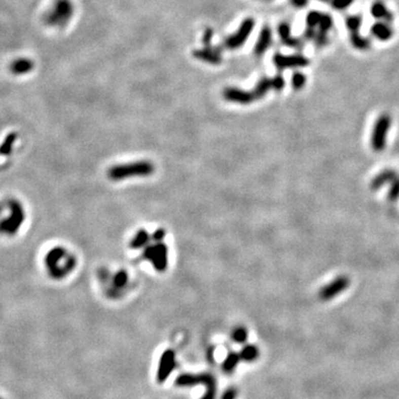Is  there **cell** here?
Wrapping results in <instances>:
<instances>
[{
  "instance_id": "5b68a950",
  "label": "cell",
  "mask_w": 399,
  "mask_h": 399,
  "mask_svg": "<svg viewBox=\"0 0 399 399\" xmlns=\"http://www.w3.org/2000/svg\"><path fill=\"white\" fill-rule=\"evenodd\" d=\"M144 258L149 260L158 271H164L168 265V248L164 244L149 246L144 251Z\"/></svg>"
},
{
  "instance_id": "8fae6325",
  "label": "cell",
  "mask_w": 399,
  "mask_h": 399,
  "mask_svg": "<svg viewBox=\"0 0 399 399\" xmlns=\"http://www.w3.org/2000/svg\"><path fill=\"white\" fill-rule=\"evenodd\" d=\"M371 14L376 19H383L387 23H390L394 20V15L387 9L383 2H375L371 7Z\"/></svg>"
},
{
  "instance_id": "8992f818",
  "label": "cell",
  "mask_w": 399,
  "mask_h": 399,
  "mask_svg": "<svg viewBox=\"0 0 399 399\" xmlns=\"http://www.w3.org/2000/svg\"><path fill=\"white\" fill-rule=\"evenodd\" d=\"M274 63L276 67L282 70L286 68H296V67H305L309 63L308 59L301 55L294 56H283L281 53H276L274 56Z\"/></svg>"
},
{
  "instance_id": "d6986e66",
  "label": "cell",
  "mask_w": 399,
  "mask_h": 399,
  "mask_svg": "<svg viewBox=\"0 0 399 399\" xmlns=\"http://www.w3.org/2000/svg\"><path fill=\"white\" fill-rule=\"evenodd\" d=\"M361 17L359 15H354V16H347L346 19H345V23H346V27L350 32H358L359 28L361 26Z\"/></svg>"
},
{
  "instance_id": "3957f363",
  "label": "cell",
  "mask_w": 399,
  "mask_h": 399,
  "mask_svg": "<svg viewBox=\"0 0 399 399\" xmlns=\"http://www.w3.org/2000/svg\"><path fill=\"white\" fill-rule=\"evenodd\" d=\"M175 385L178 387H192L203 385L205 388H207V387L216 386V380L213 375L208 373L181 374L176 377Z\"/></svg>"
},
{
  "instance_id": "9a60e30c",
  "label": "cell",
  "mask_w": 399,
  "mask_h": 399,
  "mask_svg": "<svg viewBox=\"0 0 399 399\" xmlns=\"http://www.w3.org/2000/svg\"><path fill=\"white\" fill-rule=\"evenodd\" d=\"M239 354L241 357V360L246 361V362H252L259 358L260 349L258 346H255V345L248 344V345H245V346L241 349Z\"/></svg>"
},
{
  "instance_id": "484cf974",
  "label": "cell",
  "mask_w": 399,
  "mask_h": 399,
  "mask_svg": "<svg viewBox=\"0 0 399 399\" xmlns=\"http://www.w3.org/2000/svg\"><path fill=\"white\" fill-rule=\"evenodd\" d=\"M128 281V275L126 272H119L117 275L115 276V281H113V285H115L116 287H123L124 285L127 284Z\"/></svg>"
},
{
  "instance_id": "4dcf8cb0",
  "label": "cell",
  "mask_w": 399,
  "mask_h": 399,
  "mask_svg": "<svg viewBox=\"0 0 399 399\" xmlns=\"http://www.w3.org/2000/svg\"><path fill=\"white\" fill-rule=\"evenodd\" d=\"M291 3L296 8H303L308 4V0H291Z\"/></svg>"
},
{
  "instance_id": "7c38bea8",
  "label": "cell",
  "mask_w": 399,
  "mask_h": 399,
  "mask_svg": "<svg viewBox=\"0 0 399 399\" xmlns=\"http://www.w3.org/2000/svg\"><path fill=\"white\" fill-rule=\"evenodd\" d=\"M33 67H34V64H33L32 60H30V59L19 58V59H16V60L10 64V70L14 75L21 76V75H26L28 72H30V71L33 69Z\"/></svg>"
},
{
  "instance_id": "277c9868",
  "label": "cell",
  "mask_w": 399,
  "mask_h": 399,
  "mask_svg": "<svg viewBox=\"0 0 399 399\" xmlns=\"http://www.w3.org/2000/svg\"><path fill=\"white\" fill-rule=\"evenodd\" d=\"M175 366H176L175 351L172 349L164 350L159 360V366L157 372L158 383L159 384L164 383L165 380L170 377L172 372L174 371Z\"/></svg>"
},
{
  "instance_id": "d4e9b609",
  "label": "cell",
  "mask_w": 399,
  "mask_h": 399,
  "mask_svg": "<svg viewBox=\"0 0 399 399\" xmlns=\"http://www.w3.org/2000/svg\"><path fill=\"white\" fill-rule=\"evenodd\" d=\"M354 3V0H332L333 8L336 10H345Z\"/></svg>"
},
{
  "instance_id": "d6a6232c",
  "label": "cell",
  "mask_w": 399,
  "mask_h": 399,
  "mask_svg": "<svg viewBox=\"0 0 399 399\" xmlns=\"http://www.w3.org/2000/svg\"><path fill=\"white\" fill-rule=\"evenodd\" d=\"M319 2L325 3V4H329V3H332V0H319Z\"/></svg>"
},
{
  "instance_id": "7402d4cb",
  "label": "cell",
  "mask_w": 399,
  "mask_h": 399,
  "mask_svg": "<svg viewBox=\"0 0 399 399\" xmlns=\"http://www.w3.org/2000/svg\"><path fill=\"white\" fill-rule=\"evenodd\" d=\"M149 239V235L144 230H140V232L136 233V235L134 236V239L131 242V247H133L135 249L140 248L141 246L146 245V243L148 242Z\"/></svg>"
},
{
  "instance_id": "83f0119b",
  "label": "cell",
  "mask_w": 399,
  "mask_h": 399,
  "mask_svg": "<svg viewBox=\"0 0 399 399\" xmlns=\"http://www.w3.org/2000/svg\"><path fill=\"white\" fill-rule=\"evenodd\" d=\"M236 397H237V389L235 387H230V388H228L223 392L221 399H236Z\"/></svg>"
},
{
  "instance_id": "30bf717a",
  "label": "cell",
  "mask_w": 399,
  "mask_h": 399,
  "mask_svg": "<svg viewBox=\"0 0 399 399\" xmlns=\"http://www.w3.org/2000/svg\"><path fill=\"white\" fill-rule=\"evenodd\" d=\"M371 32L375 38L380 41L389 40L392 37V34H394V30H392L389 23L385 21L374 23L371 28Z\"/></svg>"
},
{
  "instance_id": "603a6c76",
  "label": "cell",
  "mask_w": 399,
  "mask_h": 399,
  "mask_svg": "<svg viewBox=\"0 0 399 399\" xmlns=\"http://www.w3.org/2000/svg\"><path fill=\"white\" fill-rule=\"evenodd\" d=\"M321 14L318 11H311L306 17V23L309 28H316L319 23Z\"/></svg>"
},
{
  "instance_id": "4fadbf2b",
  "label": "cell",
  "mask_w": 399,
  "mask_h": 399,
  "mask_svg": "<svg viewBox=\"0 0 399 399\" xmlns=\"http://www.w3.org/2000/svg\"><path fill=\"white\" fill-rule=\"evenodd\" d=\"M278 33H279V37H281V39L283 40V43L286 46L292 47V48H301L302 47V43L300 41V39L293 38L291 35V27L288 23L286 22L282 23L278 28Z\"/></svg>"
},
{
  "instance_id": "5bb4252c",
  "label": "cell",
  "mask_w": 399,
  "mask_h": 399,
  "mask_svg": "<svg viewBox=\"0 0 399 399\" xmlns=\"http://www.w3.org/2000/svg\"><path fill=\"white\" fill-rule=\"evenodd\" d=\"M241 357L239 353H235V351H231L228 354V356L225 357V359L222 362V371L225 374H232L234 372V369L237 367V365L240 364Z\"/></svg>"
},
{
  "instance_id": "ba28073f",
  "label": "cell",
  "mask_w": 399,
  "mask_h": 399,
  "mask_svg": "<svg viewBox=\"0 0 399 399\" xmlns=\"http://www.w3.org/2000/svg\"><path fill=\"white\" fill-rule=\"evenodd\" d=\"M285 85L284 79L281 76L274 77L273 79H262L259 85L256 86L255 91L252 92L254 99H261L264 94L270 90V89H274V90H282L283 87Z\"/></svg>"
},
{
  "instance_id": "2e32d148",
  "label": "cell",
  "mask_w": 399,
  "mask_h": 399,
  "mask_svg": "<svg viewBox=\"0 0 399 399\" xmlns=\"http://www.w3.org/2000/svg\"><path fill=\"white\" fill-rule=\"evenodd\" d=\"M271 40H272V32L270 30V28L266 27L263 29V31H262L260 35L258 44H256V51H258L259 55H262V53L269 48L271 45Z\"/></svg>"
},
{
  "instance_id": "cb8c5ba5",
  "label": "cell",
  "mask_w": 399,
  "mask_h": 399,
  "mask_svg": "<svg viewBox=\"0 0 399 399\" xmlns=\"http://www.w3.org/2000/svg\"><path fill=\"white\" fill-rule=\"evenodd\" d=\"M305 82H306V77L301 72H295L293 77H292V85H293L296 90L301 89L304 85H305Z\"/></svg>"
},
{
  "instance_id": "1f68e13d",
  "label": "cell",
  "mask_w": 399,
  "mask_h": 399,
  "mask_svg": "<svg viewBox=\"0 0 399 399\" xmlns=\"http://www.w3.org/2000/svg\"><path fill=\"white\" fill-rule=\"evenodd\" d=\"M154 239H156L157 241H160V240H162V237L164 236V231L163 230H158L156 233H154Z\"/></svg>"
},
{
  "instance_id": "7a4b0ae2",
  "label": "cell",
  "mask_w": 399,
  "mask_h": 399,
  "mask_svg": "<svg viewBox=\"0 0 399 399\" xmlns=\"http://www.w3.org/2000/svg\"><path fill=\"white\" fill-rule=\"evenodd\" d=\"M74 15V5L70 0H56L55 5L45 17L47 25L63 27Z\"/></svg>"
},
{
  "instance_id": "9c48e42d",
  "label": "cell",
  "mask_w": 399,
  "mask_h": 399,
  "mask_svg": "<svg viewBox=\"0 0 399 399\" xmlns=\"http://www.w3.org/2000/svg\"><path fill=\"white\" fill-rule=\"evenodd\" d=\"M224 98L226 100L232 101V102H237V103H243V104L249 103V102H252L253 100H255L252 92H246L244 90H241V89H236V88L226 89V90L224 91Z\"/></svg>"
},
{
  "instance_id": "f1b7e54d",
  "label": "cell",
  "mask_w": 399,
  "mask_h": 399,
  "mask_svg": "<svg viewBox=\"0 0 399 399\" xmlns=\"http://www.w3.org/2000/svg\"><path fill=\"white\" fill-rule=\"evenodd\" d=\"M216 397V386L207 387L205 394L201 397V399H215Z\"/></svg>"
},
{
  "instance_id": "ac0fdd59",
  "label": "cell",
  "mask_w": 399,
  "mask_h": 399,
  "mask_svg": "<svg viewBox=\"0 0 399 399\" xmlns=\"http://www.w3.org/2000/svg\"><path fill=\"white\" fill-rule=\"evenodd\" d=\"M350 43L354 48L358 50H367L371 48V41H369V39L362 37L358 32H350Z\"/></svg>"
},
{
  "instance_id": "f546056e",
  "label": "cell",
  "mask_w": 399,
  "mask_h": 399,
  "mask_svg": "<svg viewBox=\"0 0 399 399\" xmlns=\"http://www.w3.org/2000/svg\"><path fill=\"white\" fill-rule=\"evenodd\" d=\"M316 33H317V31L315 30V28L307 27V29L305 30V33H304V37L308 40H311V39L314 40L315 37H316Z\"/></svg>"
},
{
  "instance_id": "ffe728a7",
  "label": "cell",
  "mask_w": 399,
  "mask_h": 399,
  "mask_svg": "<svg viewBox=\"0 0 399 399\" xmlns=\"http://www.w3.org/2000/svg\"><path fill=\"white\" fill-rule=\"evenodd\" d=\"M231 338L237 344H244L247 339V331L245 327L243 326H237L235 329L232 331L231 333Z\"/></svg>"
},
{
  "instance_id": "4316f807",
  "label": "cell",
  "mask_w": 399,
  "mask_h": 399,
  "mask_svg": "<svg viewBox=\"0 0 399 399\" xmlns=\"http://www.w3.org/2000/svg\"><path fill=\"white\" fill-rule=\"evenodd\" d=\"M314 40H315V44H316V46L319 47V48H323V47H325L327 44L330 43V39H329V35H327V33L320 32V31H317L316 37H315Z\"/></svg>"
},
{
  "instance_id": "6da1fadb",
  "label": "cell",
  "mask_w": 399,
  "mask_h": 399,
  "mask_svg": "<svg viewBox=\"0 0 399 399\" xmlns=\"http://www.w3.org/2000/svg\"><path fill=\"white\" fill-rule=\"evenodd\" d=\"M154 166L149 161L115 165L108 171V175L113 181H120L131 176H147L153 173Z\"/></svg>"
},
{
  "instance_id": "52a82bcc",
  "label": "cell",
  "mask_w": 399,
  "mask_h": 399,
  "mask_svg": "<svg viewBox=\"0 0 399 399\" xmlns=\"http://www.w3.org/2000/svg\"><path fill=\"white\" fill-rule=\"evenodd\" d=\"M253 27H254V21L252 19H246L242 23L239 31H237L234 35H232V37L225 40V46L231 49H234L237 48V47L242 46L244 41H245L246 38L248 37V34L251 33Z\"/></svg>"
},
{
  "instance_id": "e0dca14e",
  "label": "cell",
  "mask_w": 399,
  "mask_h": 399,
  "mask_svg": "<svg viewBox=\"0 0 399 399\" xmlns=\"http://www.w3.org/2000/svg\"><path fill=\"white\" fill-rule=\"evenodd\" d=\"M194 55L199 59H202L204 61H208L210 63H219L221 60V56L217 51L214 49H202L200 51H196Z\"/></svg>"
},
{
  "instance_id": "44dd1931",
  "label": "cell",
  "mask_w": 399,
  "mask_h": 399,
  "mask_svg": "<svg viewBox=\"0 0 399 399\" xmlns=\"http://www.w3.org/2000/svg\"><path fill=\"white\" fill-rule=\"evenodd\" d=\"M333 25H334V21H333L332 16L329 14H321L320 20L317 26L318 31L327 33L333 28Z\"/></svg>"
}]
</instances>
